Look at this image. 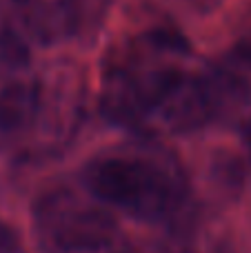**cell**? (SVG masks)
I'll list each match as a JSON object with an SVG mask.
<instances>
[{"mask_svg": "<svg viewBox=\"0 0 251 253\" xmlns=\"http://www.w3.org/2000/svg\"><path fill=\"white\" fill-rule=\"evenodd\" d=\"M136 253H178V251H169V249H147V251H136Z\"/></svg>", "mask_w": 251, "mask_h": 253, "instance_id": "9", "label": "cell"}, {"mask_svg": "<svg viewBox=\"0 0 251 253\" xmlns=\"http://www.w3.org/2000/svg\"><path fill=\"white\" fill-rule=\"evenodd\" d=\"M222 84L176 31L120 40L105 60L100 107L111 123L142 133H182L218 114Z\"/></svg>", "mask_w": 251, "mask_h": 253, "instance_id": "1", "label": "cell"}, {"mask_svg": "<svg viewBox=\"0 0 251 253\" xmlns=\"http://www.w3.org/2000/svg\"><path fill=\"white\" fill-rule=\"evenodd\" d=\"M0 253H20L16 233L2 222H0Z\"/></svg>", "mask_w": 251, "mask_h": 253, "instance_id": "6", "label": "cell"}, {"mask_svg": "<svg viewBox=\"0 0 251 253\" xmlns=\"http://www.w3.org/2000/svg\"><path fill=\"white\" fill-rule=\"evenodd\" d=\"M238 53L243 56V60L251 67V22L247 25V29L243 31V36H240V40H238Z\"/></svg>", "mask_w": 251, "mask_h": 253, "instance_id": "7", "label": "cell"}, {"mask_svg": "<svg viewBox=\"0 0 251 253\" xmlns=\"http://www.w3.org/2000/svg\"><path fill=\"white\" fill-rule=\"evenodd\" d=\"M42 84L16 36H0V144H13L38 123Z\"/></svg>", "mask_w": 251, "mask_h": 253, "instance_id": "4", "label": "cell"}, {"mask_svg": "<svg viewBox=\"0 0 251 253\" xmlns=\"http://www.w3.org/2000/svg\"><path fill=\"white\" fill-rule=\"evenodd\" d=\"M27 29L44 42L80 34L100 11L102 0H13Z\"/></svg>", "mask_w": 251, "mask_h": 253, "instance_id": "5", "label": "cell"}, {"mask_svg": "<svg viewBox=\"0 0 251 253\" xmlns=\"http://www.w3.org/2000/svg\"><path fill=\"white\" fill-rule=\"evenodd\" d=\"M34 233L42 253H116L120 229L91 191L58 187L34 205Z\"/></svg>", "mask_w": 251, "mask_h": 253, "instance_id": "3", "label": "cell"}, {"mask_svg": "<svg viewBox=\"0 0 251 253\" xmlns=\"http://www.w3.org/2000/svg\"><path fill=\"white\" fill-rule=\"evenodd\" d=\"M245 140H247V149H249V156H251V120H249L247 129H245Z\"/></svg>", "mask_w": 251, "mask_h": 253, "instance_id": "8", "label": "cell"}, {"mask_svg": "<svg viewBox=\"0 0 251 253\" xmlns=\"http://www.w3.org/2000/svg\"><path fill=\"white\" fill-rule=\"evenodd\" d=\"M84 189L109 209L140 222H169L189 200V178L173 153L156 144H125L96 156Z\"/></svg>", "mask_w": 251, "mask_h": 253, "instance_id": "2", "label": "cell"}]
</instances>
